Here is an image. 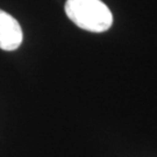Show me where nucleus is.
Here are the masks:
<instances>
[{
    "label": "nucleus",
    "instance_id": "f257e3e1",
    "mask_svg": "<svg viewBox=\"0 0 157 157\" xmlns=\"http://www.w3.org/2000/svg\"><path fill=\"white\" fill-rule=\"evenodd\" d=\"M65 13L79 28L102 33L112 27L113 15L101 0H67Z\"/></svg>",
    "mask_w": 157,
    "mask_h": 157
},
{
    "label": "nucleus",
    "instance_id": "f03ea898",
    "mask_svg": "<svg viewBox=\"0 0 157 157\" xmlns=\"http://www.w3.org/2000/svg\"><path fill=\"white\" fill-rule=\"evenodd\" d=\"M23 40L22 29L11 14L0 10V49L5 51L17 50Z\"/></svg>",
    "mask_w": 157,
    "mask_h": 157
}]
</instances>
